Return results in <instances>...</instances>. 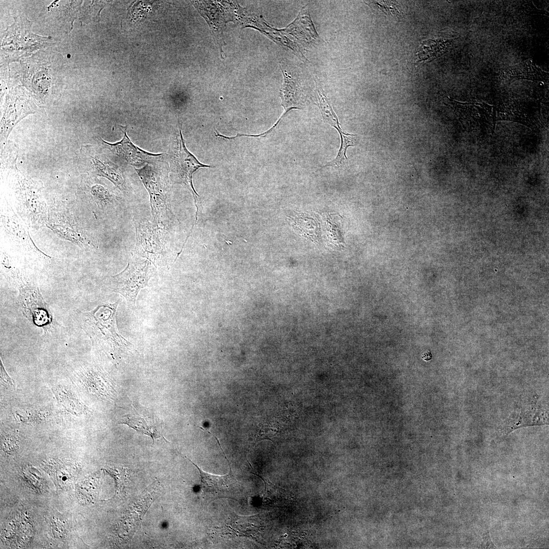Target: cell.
<instances>
[{"label":"cell","instance_id":"cell-1","mask_svg":"<svg viewBox=\"0 0 549 549\" xmlns=\"http://www.w3.org/2000/svg\"><path fill=\"white\" fill-rule=\"evenodd\" d=\"M118 302L97 306L89 312H81V328L90 339L93 346L112 357L124 352L133 345L119 332L116 324Z\"/></svg>","mask_w":549,"mask_h":549},{"label":"cell","instance_id":"cell-2","mask_svg":"<svg viewBox=\"0 0 549 549\" xmlns=\"http://www.w3.org/2000/svg\"><path fill=\"white\" fill-rule=\"evenodd\" d=\"M4 32L1 52L6 60L15 61L42 48L50 39L33 33L32 22L20 15Z\"/></svg>","mask_w":549,"mask_h":549},{"label":"cell","instance_id":"cell-3","mask_svg":"<svg viewBox=\"0 0 549 549\" xmlns=\"http://www.w3.org/2000/svg\"><path fill=\"white\" fill-rule=\"evenodd\" d=\"M160 162L135 169L149 193L151 214L155 221L164 225L168 212L170 210L168 203L167 175L161 170Z\"/></svg>","mask_w":549,"mask_h":549},{"label":"cell","instance_id":"cell-4","mask_svg":"<svg viewBox=\"0 0 549 549\" xmlns=\"http://www.w3.org/2000/svg\"><path fill=\"white\" fill-rule=\"evenodd\" d=\"M16 177L15 196L20 213L30 226L46 225L49 211L39 185L23 175Z\"/></svg>","mask_w":549,"mask_h":549},{"label":"cell","instance_id":"cell-5","mask_svg":"<svg viewBox=\"0 0 549 549\" xmlns=\"http://www.w3.org/2000/svg\"><path fill=\"white\" fill-rule=\"evenodd\" d=\"M151 276L150 261L131 260L120 273L112 276V291L122 295L130 305L135 304L140 290L145 288Z\"/></svg>","mask_w":549,"mask_h":549},{"label":"cell","instance_id":"cell-6","mask_svg":"<svg viewBox=\"0 0 549 549\" xmlns=\"http://www.w3.org/2000/svg\"><path fill=\"white\" fill-rule=\"evenodd\" d=\"M79 194L96 218L107 215L122 202L121 196L115 189L89 174L82 179Z\"/></svg>","mask_w":549,"mask_h":549},{"label":"cell","instance_id":"cell-7","mask_svg":"<svg viewBox=\"0 0 549 549\" xmlns=\"http://www.w3.org/2000/svg\"><path fill=\"white\" fill-rule=\"evenodd\" d=\"M81 151L88 174L106 178L124 195H129V184L119 165L112 161L107 155L90 145L84 146Z\"/></svg>","mask_w":549,"mask_h":549},{"label":"cell","instance_id":"cell-8","mask_svg":"<svg viewBox=\"0 0 549 549\" xmlns=\"http://www.w3.org/2000/svg\"><path fill=\"white\" fill-rule=\"evenodd\" d=\"M171 167L174 181L185 184L191 190L197 207L196 219L197 220L198 194L193 184V175L198 169L211 168V166L200 163L186 146L182 131L179 128V135L176 137V145L172 156Z\"/></svg>","mask_w":549,"mask_h":549},{"label":"cell","instance_id":"cell-9","mask_svg":"<svg viewBox=\"0 0 549 549\" xmlns=\"http://www.w3.org/2000/svg\"><path fill=\"white\" fill-rule=\"evenodd\" d=\"M36 109L30 94L22 86H17L10 91L6 96L1 120V143L7 140L13 128L27 115L34 113Z\"/></svg>","mask_w":549,"mask_h":549},{"label":"cell","instance_id":"cell-10","mask_svg":"<svg viewBox=\"0 0 549 549\" xmlns=\"http://www.w3.org/2000/svg\"><path fill=\"white\" fill-rule=\"evenodd\" d=\"M19 300L23 314L39 327L50 324L52 318L39 288L30 283L20 281Z\"/></svg>","mask_w":549,"mask_h":549},{"label":"cell","instance_id":"cell-11","mask_svg":"<svg viewBox=\"0 0 549 549\" xmlns=\"http://www.w3.org/2000/svg\"><path fill=\"white\" fill-rule=\"evenodd\" d=\"M120 128L124 134L120 141L111 143L101 139L104 146L108 149L112 154L119 157L130 165L141 167L147 164H154L163 159V154H154L138 147L128 136L127 128L120 126Z\"/></svg>","mask_w":549,"mask_h":549},{"label":"cell","instance_id":"cell-12","mask_svg":"<svg viewBox=\"0 0 549 549\" xmlns=\"http://www.w3.org/2000/svg\"><path fill=\"white\" fill-rule=\"evenodd\" d=\"M120 424H126L138 433L150 437L154 442L164 438L161 421L149 410L132 405L130 412L121 419Z\"/></svg>","mask_w":549,"mask_h":549},{"label":"cell","instance_id":"cell-13","mask_svg":"<svg viewBox=\"0 0 549 549\" xmlns=\"http://www.w3.org/2000/svg\"><path fill=\"white\" fill-rule=\"evenodd\" d=\"M281 70L283 75V82L280 89V96L282 100L281 105L283 107L284 111L272 127L260 134V137H264L270 133L289 111L292 109H301L303 105L301 87L298 81L289 74L286 70Z\"/></svg>","mask_w":549,"mask_h":549},{"label":"cell","instance_id":"cell-14","mask_svg":"<svg viewBox=\"0 0 549 549\" xmlns=\"http://www.w3.org/2000/svg\"><path fill=\"white\" fill-rule=\"evenodd\" d=\"M314 81L318 105L323 121L337 130L341 139L340 146L345 147L353 145L356 141V135L346 133L342 129L332 104L323 88L322 84L317 77L314 79Z\"/></svg>","mask_w":549,"mask_h":549},{"label":"cell","instance_id":"cell-15","mask_svg":"<svg viewBox=\"0 0 549 549\" xmlns=\"http://www.w3.org/2000/svg\"><path fill=\"white\" fill-rule=\"evenodd\" d=\"M202 2L194 3V5L209 24L221 54L223 53L224 55L222 49L225 44L223 37V31L226 23L224 15L223 14V11L217 6L215 5L214 3L210 2Z\"/></svg>","mask_w":549,"mask_h":549},{"label":"cell","instance_id":"cell-16","mask_svg":"<svg viewBox=\"0 0 549 549\" xmlns=\"http://www.w3.org/2000/svg\"><path fill=\"white\" fill-rule=\"evenodd\" d=\"M185 458L198 470L201 477L200 487L207 497L211 498L220 497L222 494L227 492L229 487L231 486L230 485L233 484L234 478L231 473V466L227 458L226 459L229 463L230 470L228 474L224 476L214 475L206 473L189 459L186 456Z\"/></svg>","mask_w":549,"mask_h":549},{"label":"cell","instance_id":"cell-17","mask_svg":"<svg viewBox=\"0 0 549 549\" xmlns=\"http://www.w3.org/2000/svg\"><path fill=\"white\" fill-rule=\"evenodd\" d=\"M46 226L63 238L79 246L96 248L94 243L83 232L63 220L61 217H57L56 220L48 219Z\"/></svg>","mask_w":549,"mask_h":549},{"label":"cell","instance_id":"cell-18","mask_svg":"<svg viewBox=\"0 0 549 549\" xmlns=\"http://www.w3.org/2000/svg\"><path fill=\"white\" fill-rule=\"evenodd\" d=\"M285 31L300 42L306 43L317 41L319 38L306 6L300 10L296 19L286 27Z\"/></svg>","mask_w":549,"mask_h":549},{"label":"cell","instance_id":"cell-19","mask_svg":"<svg viewBox=\"0 0 549 549\" xmlns=\"http://www.w3.org/2000/svg\"><path fill=\"white\" fill-rule=\"evenodd\" d=\"M82 376L87 390L99 398H106L114 390L108 377L102 371L95 368L85 370Z\"/></svg>","mask_w":549,"mask_h":549},{"label":"cell","instance_id":"cell-20","mask_svg":"<svg viewBox=\"0 0 549 549\" xmlns=\"http://www.w3.org/2000/svg\"><path fill=\"white\" fill-rule=\"evenodd\" d=\"M71 466L59 463L51 468L50 473L54 477V480L60 486L71 483L75 477L76 468Z\"/></svg>","mask_w":549,"mask_h":549},{"label":"cell","instance_id":"cell-21","mask_svg":"<svg viewBox=\"0 0 549 549\" xmlns=\"http://www.w3.org/2000/svg\"><path fill=\"white\" fill-rule=\"evenodd\" d=\"M366 4L371 7L376 6L383 12H387V14L390 13L396 16H398L397 13L399 14L398 10L392 3L385 1H369Z\"/></svg>","mask_w":549,"mask_h":549},{"label":"cell","instance_id":"cell-22","mask_svg":"<svg viewBox=\"0 0 549 549\" xmlns=\"http://www.w3.org/2000/svg\"><path fill=\"white\" fill-rule=\"evenodd\" d=\"M1 377L4 382L9 383L11 386L13 387L15 386V384L13 383V381L9 377L7 372L5 371L4 367L2 363V362H1Z\"/></svg>","mask_w":549,"mask_h":549},{"label":"cell","instance_id":"cell-23","mask_svg":"<svg viewBox=\"0 0 549 549\" xmlns=\"http://www.w3.org/2000/svg\"><path fill=\"white\" fill-rule=\"evenodd\" d=\"M484 540L485 543V546L486 548L495 547V546L492 542L489 532H487V533L484 534Z\"/></svg>","mask_w":549,"mask_h":549},{"label":"cell","instance_id":"cell-24","mask_svg":"<svg viewBox=\"0 0 549 549\" xmlns=\"http://www.w3.org/2000/svg\"><path fill=\"white\" fill-rule=\"evenodd\" d=\"M432 358V355L430 352H428L422 355V358L426 361L431 360Z\"/></svg>","mask_w":549,"mask_h":549}]
</instances>
